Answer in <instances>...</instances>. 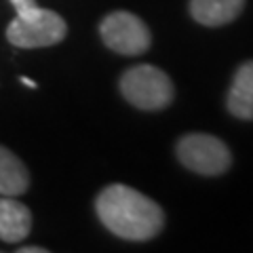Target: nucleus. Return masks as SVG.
Returning a JSON list of instances; mask_svg holds the SVG:
<instances>
[{
  "mask_svg": "<svg viewBox=\"0 0 253 253\" xmlns=\"http://www.w3.org/2000/svg\"><path fill=\"white\" fill-rule=\"evenodd\" d=\"M99 34L108 49L121 55H141L150 49L152 42L148 26L129 11H114L104 17Z\"/></svg>",
  "mask_w": 253,
  "mask_h": 253,
  "instance_id": "39448f33",
  "label": "nucleus"
},
{
  "mask_svg": "<svg viewBox=\"0 0 253 253\" xmlns=\"http://www.w3.org/2000/svg\"><path fill=\"white\" fill-rule=\"evenodd\" d=\"M19 253H46V249L44 247H21V249H17Z\"/></svg>",
  "mask_w": 253,
  "mask_h": 253,
  "instance_id": "9b49d317",
  "label": "nucleus"
},
{
  "mask_svg": "<svg viewBox=\"0 0 253 253\" xmlns=\"http://www.w3.org/2000/svg\"><path fill=\"white\" fill-rule=\"evenodd\" d=\"M121 93L131 106L156 112L171 104L175 89H173L171 78L163 70L141 63V66L129 68L121 76Z\"/></svg>",
  "mask_w": 253,
  "mask_h": 253,
  "instance_id": "f03ea898",
  "label": "nucleus"
},
{
  "mask_svg": "<svg viewBox=\"0 0 253 253\" xmlns=\"http://www.w3.org/2000/svg\"><path fill=\"white\" fill-rule=\"evenodd\" d=\"M32 230V213L13 196L0 199V239L4 243H21Z\"/></svg>",
  "mask_w": 253,
  "mask_h": 253,
  "instance_id": "423d86ee",
  "label": "nucleus"
},
{
  "mask_svg": "<svg viewBox=\"0 0 253 253\" xmlns=\"http://www.w3.org/2000/svg\"><path fill=\"white\" fill-rule=\"evenodd\" d=\"M68 34V26L61 15L49 9H38L28 17H15L6 28L9 42L19 49H42L61 42Z\"/></svg>",
  "mask_w": 253,
  "mask_h": 253,
  "instance_id": "20e7f679",
  "label": "nucleus"
},
{
  "mask_svg": "<svg viewBox=\"0 0 253 253\" xmlns=\"http://www.w3.org/2000/svg\"><path fill=\"white\" fill-rule=\"evenodd\" d=\"M30 186V173L17 156L4 146H0V194L17 196Z\"/></svg>",
  "mask_w": 253,
  "mask_h": 253,
  "instance_id": "1a4fd4ad",
  "label": "nucleus"
},
{
  "mask_svg": "<svg viewBox=\"0 0 253 253\" xmlns=\"http://www.w3.org/2000/svg\"><path fill=\"white\" fill-rule=\"evenodd\" d=\"M19 81H21V84H26V86H30V89H36V86H38V84H36L34 81H30V78H28V76H21V78H19Z\"/></svg>",
  "mask_w": 253,
  "mask_h": 253,
  "instance_id": "f8f14e48",
  "label": "nucleus"
},
{
  "mask_svg": "<svg viewBox=\"0 0 253 253\" xmlns=\"http://www.w3.org/2000/svg\"><path fill=\"white\" fill-rule=\"evenodd\" d=\"M95 209L101 224L125 241H150L165 226L161 205L125 184H112L101 190Z\"/></svg>",
  "mask_w": 253,
  "mask_h": 253,
  "instance_id": "f257e3e1",
  "label": "nucleus"
},
{
  "mask_svg": "<svg viewBox=\"0 0 253 253\" xmlns=\"http://www.w3.org/2000/svg\"><path fill=\"white\" fill-rule=\"evenodd\" d=\"M226 106L232 116L241 121H253V61H245L236 70Z\"/></svg>",
  "mask_w": 253,
  "mask_h": 253,
  "instance_id": "6e6552de",
  "label": "nucleus"
},
{
  "mask_svg": "<svg viewBox=\"0 0 253 253\" xmlns=\"http://www.w3.org/2000/svg\"><path fill=\"white\" fill-rule=\"evenodd\" d=\"M245 9V0H190V15L201 26L219 28L234 21Z\"/></svg>",
  "mask_w": 253,
  "mask_h": 253,
  "instance_id": "0eeeda50",
  "label": "nucleus"
},
{
  "mask_svg": "<svg viewBox=\"0 0 253 253\" xmlns=\"http://www.w3.org/2000/svg\"><path fill=\"white\" fill-rule=\"evenodd\" d=\"M13 9L17 11L19 17H28V15H34L41 6H38L36 0H11Z\"/></svg>",
  "mask_w": 253,
  "mask_h": 253,
  "instance_id": "9d476101",
  "label": "nucleus"
},
{
  "mask_svg": "<svg viewBox=\"0 0 253 253\" xmlns=\"http://www.w3.org/2000/svg\"><path fill=\"white\" fill-rule=\"evenodd\" d=\"M175 152L186 169L205 177L221 175L230 169L232 163V154L228 146L221 139L207 135V133H188L177 141Z\"/></svg>",
  "mask_w": 253,
  "mask_h": 253,
  "instance_id": "7ed1b4c3",
  "label": "nucleus"
}]
</instances>
